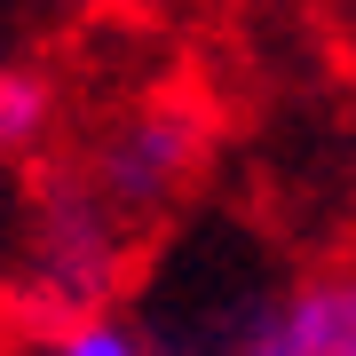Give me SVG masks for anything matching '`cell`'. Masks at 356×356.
<instances>
[{"label": "cell", "mask_w": 356, "mask_h": 356, "mask_svg": "<svg viewBox=\"0 0 356 356\" xmlns=\"http://www.w3.org/2000/svg\"><path fill=\"white\" fill-rule=\"evenodd\" d=\"M135 238L143 229L88 182L79 159L48 166L32 191V222H24V301L40 309V325L111 309V285L135 261Z\"/></svg>", "instance_id": "6da1fadb"}, {"label": "cell", "mask_w": 356, "mask_h": 356, "mask_svg": "<svg viewBox=\"0 0 356 356\" xmlns=\"http://www.w3.org/2000/svg\"><path fill=\"white\" fill-rule=\"evenodd\" d=\"M16 356H159V348H151V325L119 317V309H95V317H56V325H40Z\"/></svg>", "instance_id": "5b68a950"}, {"label": "cell", "mask_w": 356, "mask_h": 356, "mask_svg": "<svg viewBox=\"0 0 356 356\" xmlns=\"http://www.w3.org/2000/svg\"><path fill=\"white\" fill-rule=\"evenodd\" d=\"M206 151H214V119H206V103L182 95V88H159V95L127 103V111L79 151V166H88V182L135 229H151L166 206L191 198V182L206 175Z\"/></svg>", "instance_id": "7a4b0ae2"}, {"label": "cell", "mask_w": 356, "mask_h": 356, "mask_svg": "<svg viewBox=\"0 0 356 356\" xmlns=\"http://www.w3.org/2000/svg\"><path fill=\"white\" fill-rule=\"evenodd\" d=\"M56 119H64V95L40 64H0V159H32L48 151Z\"/></svg>", "instance_id": "277c9868"}, {"label": "cell", "mask_w": 356, "mask_h": 356, "mask_svg": "<svg viewBox=\"0 0 356 356\" xmlns=\"http://www.w3.org/2000/svg\"><path fill=\"white\" fill-rule=\"evenodd\" d=\"M0 64H8V56H0Z\"/></svg>", "instance_id": "52a82bcc"}, {"label": "cell", "mask_w": 356, "mask_h": 356, "mask_svg": "<svg viewBox=\"0 0 356 356\" xmlns=\"http://www.w3.org/2000/svg\"><path fill=\"white\" fill-rule=\"evenodd\" d=\"M222 332V356H356V261H325L254 293Z\"/></svg>", "instance_id": "3957f363"}, {"label": "cell", "mask_w": 356, "mask_h": 356, "mask_svg": "<svg viewBox=\"0 0 356 356\" xmlns=\"http://www.w3.org/2000/svg\"><path fill=\"white\" fill-rule=\"evenodd\" d=\"M151 348H159V356H222V332H198V325H151Z\"/></svg>", "instance_id": "8992f818"}]
</instances>
